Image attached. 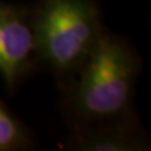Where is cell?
Instances as JSON below:
<instances>
[{
    "instance_id": "cell-3",
    "label": "cell",
    "mask_w": 151,
    "mask_h": 151,
    "mask_svg": "<svg viewBox=\"0 0 151 151\" xmlns=\"http://www.w3.org/2000/svg\"><path fill=\"white\" fill-rule=\"evenodd\" d=\"M34 40L24 12L0 0V76L14 88L30 67Z\"/></svg>"
},
{
    "instance_id": "cell-5",
    "label": "cell",
    "mask_w": 151,
    "mask_h": 151,
    "mask_svg": "<svg viewBox=\"0 0 151 151\" xmlns=\"http://www.w3.org/2000/svg\"><path fill=\"white\" fill-rule=\"evenodd\" d=\"M29 137L15 116L0 101V151H13L25 149Z\"/></svg>"
},
{
    "instance_id": "cell-2",
    "label": "cell",
    "mask_w": 151,
    "mask_h": 151,
    "mask_svg": "<svg viewBox=\"0 0 151 151\" xmlns=\"http://www.w3.org/2000/svg\"><path fill=\"white\" fill-rule=\"evenodd\" d=\"M30 25L34 53L58 73L79 70L103 33L92 0H42Z\"/></svg>"
},
{
    "instance_id": "cell-4",
    "label": "cell",
    "mask_w": 151,
    "mask_h": 151,
    "mask_svg": "<svg viewBox=\"0 0 151 151\" xmlns=\"http://www.w3.org/2000/svg\"><path fill=\"white\" fill-rule=\"evenodd\" d=\"M73 146L84 151H140L147 145L126 126H103L78 134Z\"/></svg>"
},
{
    "instance_id": "cell-1",
    "label": "cell",
    "mask_w": 151,
    "mask_h": 151,
    "mask_svg": "<svg viewBox=\"0 0 151 151\" xmlns=\"http://www.w3.org/2000/svg\"><path fill=\"white\" fill-rule=\"evenodd\" d=\"M137 67L136 55L126 42L103 32L79 68L70 97L74 113L93 122L116 121L126 116Z\"/></svg>"
}]
</instances>
